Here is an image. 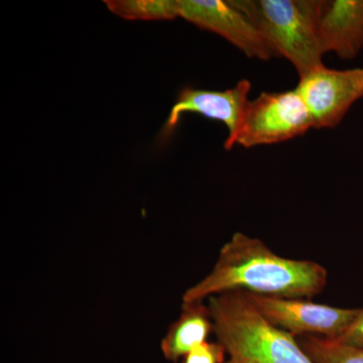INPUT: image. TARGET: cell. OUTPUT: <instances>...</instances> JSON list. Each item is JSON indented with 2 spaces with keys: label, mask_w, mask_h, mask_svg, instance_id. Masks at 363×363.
Listing matches in <instances>:
<instances>
[{
  "label": "cell",
  "mask_w": 363,
  "mask_h": 363,
  "mask_svg": "<svg viewBox=\"0 0 363 363\" xmlns=\"http://www.w3.org/2000/svg\"><path fill=\"white\" fill-rule=\"evenodd\" d=\"M225 363H233V362H230V360H228V362H226Z\"/></svg>",
  "instance_id": "cell-15"
},
{
  "label": "cell",
  "mask_w": 363,
  "mask_h": 363,
  "mask_svg": "<svg viewBox=\"0 0 363 363\" xmlns=\"http://www.w3.org/2000/svg\"><path fill=\"white\" fill-rule=\"evenodd\" d=\"M213 333L233 363H314L297 338L260 314L247 294L208 298Z\"/></svg>",
  "instance_id": "cell-2"
},
{
  "label": "cell",
  "mask_w": 363,
  "mask_h": 363,
  "mask_svg": "<svg viewBox=\"0 0 363 363\" xmlns=\"http://www.w3.org/2000/svg\"><path fill=\"white\" fill-rule=\"evenodd\" d=\"M213 332L209 307L205 302L183 303L180 316L169 326L161 342L162 355L178 362L197 346L206 342Z\"/></svg>",
  "instance_id": "cell-10"
},
{
  "label": "cell",
  "mask_w": 363,
  "mask_h": 363,
  "mask_svg": "<svg viewBox=\"0 0 363 363\" xmlns=\"http://www.w3.org/2000/svg\"><path fill=\"white\" fill-rule=\"evenodd\" d=\"M317 35L323 55L354 59L363 50V0H321Z\"/></svg>",
  "instance_id": "cell-9"
},
{
  "label": "cell",
  "mask_w": 363,
  "mask_h": 363,
  "mask_svg": "<svg viewBox=\"0 0 363 363\" xmlns=\"http://www.w3.org/2000/svg\"><path fill=\"white\" fill-rule=\"evenodd\" d=\"M297 340L314 363H363V350L318 336H300Z\"/></svg>",
  "instance_id": "cell-12"
},
{
  "label": "cell",
  "mask_w": 363,
  "mask_h": 363,
  "mask_svg": "<svg viewBox=\"0 0 363 363\" xmlns=\"http://www.w3.org/2000/svg\"><path fill=\"white\" fill-rule=\"evenodd\" d=\"M178 4L180 18L220 35L250 58L269 61L276 57L259 28L228 0H178Z\"/></svg>",
  "instance_id": "cell-7"
},
{
  "label": "cell",
  "mask_w": 363,
  "mask_h": 363,
  "mask_svg": "<svg viewBox=\"0 0 363 363\" xmlns=\"http://www.w3.org/2000/svg\"><path fill=\"white\" fill-rule=\"evenodd\" d=\"M247 296L269 323L296 338L312 335L338 340L359 313V309L317 304L306 298H272L252 294Z\"/></svg>",
  "instance_id": "cell-5"
},
{
  "label": "cell",
  "mask_w": 363,
  "mask_h": 363,
  "mask_svg": "<svg viewBox=\"0 0 363 363\" xmlns=\"http://www.w3.org/2000/svg\"><path fill=\"white\" fill-rule=\"evenodd\" d=\"M335 342L363 350V309H359L357 319Z\"/></svg>",
  "instance_id": "cell-14"
},
{
  "label": "cell",
  "mask_w": 363,
  "mask_h": 363,
  "mask_svg": "<svg viewBox=\"0 0 363 363\" xmlns=\"http://www.w3.org/2000/svg\"><path fill=\"white\" fill-rule=\"evenodd\" d=\"M112 13L128 21H172L180 18L178 0H105Z\"/></svg>",
  "instance_id": "cell-11"
},
{
  "label": "cell",
  "mask_w": 363,
  "mask_h": 363,
  "mask_svg": "<svg viewBox=\"0 0 363 363\" xmlns=\"http://www.w3.org/2000/svg\"><path fill=\"white\" fill-rule=\"evenodd\" d=\"M311 128V116L297 90L262 92L247 102L238 131L225 140L224 147L230 150L240 145L250 149L284 143Z\"/></svg>",
  "instance_id": "cell-4"
},
{
  "label": "cell",
  "mask_w": 363,
  "mask_h": 363,
  "mask_svg": "<svg viewBox=\"0 0 363 363\" xmlns=\"http://www.w3.org/2000/svg\"><path fill=\"white\" fill-rule=\"evenodd\" d=\"M328 272L322 264L277 255L259 238L234 233L219 252L212 271L183 295V303L243 292L264 297L311 300L323 292Z\"/></svg>",
  "instance_id": "cell-1"
},
{
  "label": "cell",
  "mask_w": 363,
  "mask_h": 363,
  "mask_svg": "<svg viewBox=\"0 0 363 363\" xmlns=\"http://www.w3.org/2000/svg\"><path fill=\"white\" fill-rule=\"evenodd\" d=\"M227 354L223 346L217 342L206 341L190 351L183 358V363H225L224 358Z\"/></svg>",
  "instance_id": "cell-13"
},
{
  "label": "cell",
  "mask_w": 363,
  "mask_h": 363,
  "mask_svg": "<svg viewBox=\"0 0 363 363\" xmlns=\"http://www.w3.org/2000/svg\"><path fill=\"white\" fill-rule=\"evenodd\" d=\"M259 28L274 56L288 60L298 77L323 66L317 20L321 0H228Z\"/></svg>",
  "instance_id": "cell-3"
},
{
  "label": "cell",
  "mask_w": 363,
  "mask_h": 363,
  "mask_svg": "<svg viewBox=\"0 0 363 363\" xmlns=\"http://www.w3.org/2000/svg\"><path fill=\"white\" fill-rule=\"evenodd\" d=\"M296 90L311 116L313 128H333L363 97V68L321 66L301 76Z\"/></svg>",
  "instance_id": "cell-6"
},
{
  "label": "cell",
  "mask_w": 363,
  "mask_h": 363,
  "mask_svg": "<svg viewBox=\"0 0 363 363\" xmlns=\"http://www.w3.org/2000/svg\"><path fill=\"white\" fill-rule=\"evenodd\" d=\"M252 83L242 79L233 88L224 91L195 89L184 87L169 111L166 124L160 133L162 140L171 138L184 113H198L206 118L220 121L228 130L226 140L233 138L247 107Z\"/></svg>",
  "instance_id": "cell-8"
}]
</instances>
